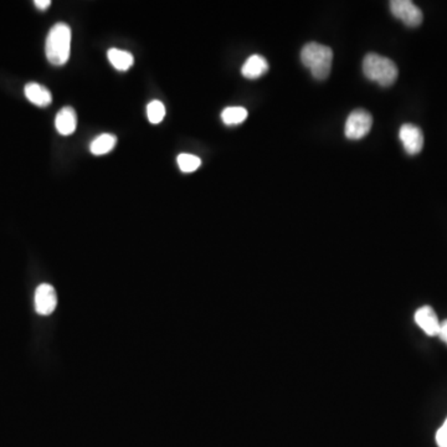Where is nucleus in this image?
<instances>
[{
    "instance_id": "obj_3",
    "label": "nucleus",
    "mask_w": 447,
    "mask_h": 447,
    "mask_svg": "<svg viewBox=\"0 0 447 447\" xmlns=\"http://www.w3.org/2000/svg\"><path fill=\"white\" fill-rule=\"evenodd\" d=\"M363 73L367 79L382 87H389L396 82L399 70L393 60L379 53H367L363 60Z\"/></svg>"
},
{
    "instance_id": "obj_14",
    "label": "nucleus",
    "mask_w": 447,
    "mask_h": 447,
    "mask_svg": "<svg viewBox=\"0 0 447 447\" xmlns=\"http://www.w3.org/2000/svg\"><path fill=\"white\" fill-rule=\"evenodd\" d=\"M248 111L244 107H227L221 112V120L227 126H235L240 125L248 118Z\"/></svg>"
},
{
    "instance_id": "obj_10",
    "label": "nucleus",
    "mask_w": 447,
    "mask_h": 447,
    "mask_svg": "<svg viewBox=\"0 0 447 447\" xmlns=\"http://www.w3.org/2000/svg\"><path fill=\"white\" fill-rule=\"evenodd\" d=\"M77 126V116L73 107H63V110L58 111L56 118H55V127L60 134L63 136H70L76 131Z\"/></svg>"
},
{
    "instance_id": "obj_17",
    "label": "nucleus",
    "mask_w": 447,
    "mask_h": 447,
    "mask_svg": "<svg viewBox=\"0 0 447 447\" xmlns=\"http://www.w3.org/2000/svg\"><path fill=\"white\" fill-rule=\"evenodd\" d=\"M436 442L439 447H447V419L436 432Z\"/></svg>"
},
{
    "instance_id": "obj_6",
    "label": "nucleus",
    "mask_w": 447,
    "mask_h": 447,
    "mask_svg": "<svg viewBox=\"0 0 447 447\" xmlns=\"http://www.w3.org/2000/svg\"><path fill=\"white\" fill-rule=\"evenodd\" d=\"M399 138L408 154L415 156L424 148V133L420 127L413 123H404L400 127Z\"/></svg>"
},
{
    "instance_id": "obj_13",
    "label": "nucleus",
    "mask_w": 447,
    "mask_h": 447,
    "mask_svg": "<svg viewBox=\"0 0 447 447\" xmlns=\"http://www.w3.org/2000/svg\"><path fill=\"white\" fill-rule=\"evenodd\" d=\"M116 143L117 137L115 134L103 133L92 141L91 146H89V151L94 156H103V154L110 153L116 146Z\"/></svg>"
},
{
    "instance_id": "obj_16",
    "label": "nucleus",
    "mask_w": 447,
    "mask_h": 447,
    "mask_svg": "<svg viewBox=\"0 0 447 447\" xmlns=\"http://www.w3.org/2000/svg\"><path fill=\"white\" fill-rule=\"evenodd\" d=\"M147 117L152 125H158L165 117V107L160 101H152L147 106Z\"/></svg>"
},
{
    "instance_id": "obj_4",
    "label": "nucleus",
    "mask_w": 447,
    "mask_h": 447,
    "mask_svg": "<svg viewBox=\"0 0 447 447\" xmlns=\"http://www.w3.org/2000/svg\"><path fill=\"white\" fill-rule=\"evenodd\" d=\"M373 126V117L368 111L359 110L353 111L352 113L348 116L344 127V134L348 139L358 141L362 139L368 134Z\"/></svg>"
},
{
    "instance_id": "obj_15",
    "label": "nucleus",
    "mask_w": 447,
    "mask_h": 447,
    "mask_svg": "<svg viewBox=\"0 0 447 447\" xmlns=\"http://www.w3.org/2000/svg\"><path fill=\"white\" fill-rule=\"evenodd\" d=\"M177 163H178L179 169L183 173H193L196 169L200 168L201 159L194 156V154L182 153V154H179L178 158H177Z\"/></svg>"
},
{
    "instance_id": "obj_9",
    "label": "nucleus",
    "mask_w": 447,
    "mask_h": 447,
    "mask_svg": "<svg viewBox=\"0 0 447 447\" xmlns=\"http://www.w3.org/2000/svg\"><path fill=\"white\" fill-rule=\"evenodd\" d=\"M268 69L270 66H268L267 60L261 55L255 53L242 65L241 74L245 79L256 80L266 74Z\"/></svg>"
},
{
    "instance_id": "obj_11",
    "label": "nucleus",
    "mask_w": 447,
    "mask_h": 447,
    "mask_svg": "<svg viewBox=\"0 0 447 447\" xmlns=\"http://www.w3.org/2000/svg\"><path fill=\"white\" fill-rule=\"evenodd\" d=\"M24 92H25L27 100L39 107H46L53 102L51 92L45 86L37 84V82L27 84L24 89Z\"/></svg>"
},
{
    "instance_id": "obj_1",
    "label": "nucleus",
    "mask_w": 447,
    "mask_h": 447,
    "mask_svg": "<svg viewBox=\"0 0 447 447\" xmlns=\"http://www.w3.org/2000/svg\"><path fill=\"white\" fill-rule=\"evenodd\" d=\"M301 61L305 65V68L310 70L315 79L323 81L328 79L331 74L333 51L326 45L318 42H308L301 50Z\"/></svg>"
},
{
    "instance_id": "obj_8",
    "label": "nucleus",
    "mask_w": 447,
    "mask_h": 447,
    "mask_svg": "<svg viewBox=\"0 0 447 447\" xmlns=\"http://www.w3.org/2000/svg\"><path fill=\"white\" fill-rule=\"evenodd\" d=\"M415 322L422 331L430 337H435L440 331V323L437 318L436 312L430 306H422L416 310Z\"/></svg>"
},
{
    "instance_id": "obj_19",
    "label": "nucleus",
    "mask_w": 447,
    "mask_h": 447,
    "mask_svg": "<svg viewBox=\"0 0 447 447\" xmlns=\"http://www.w3.org/2000/svg\"><path fill=\"white\" fill-rule=\"evenodd\" d=\"M34 4L39 11H46L51 6V1L50 0H37V1H34Z\"/></svg>"
},
{
    "instance_id": "obj_5",
    "label": "nucleus",
    "mask_w": 447,
    "mask_h": 447,
    "mask_svg": "<svg viewBox=\"0 0 447 447\" xmlns=\"http://www.w3.org/2000/svg\"><path fill=\"white\" fill-rule=\"evenodd\" d=\"M391 14L403 21L406 27H420L424 20V15L419 6H415L410 0H393L389 3Z\"/></svg>"
},
{
    "instance_id": "obj_12",
    "label": "nucleus",
    "mask_w": 447,
    "mask_h": 447,
    "mask_svg": "<svg viewBox=\"0 0 447 447\" xmlns=\"http://www.w3.org/2000/svg\"><path fill=\"white\" fill-rule=\"evenodd\" d=\"M107 58L110 60V63H112V66L118 71H127V70L131 69L134 63V58L133 55L128 51H123V50H118V49H111L107 53Z\"/></svg>"
},
{
    "instance_id": "obj_7",
    "label": "nucleus",
    "mask_w": 447,
    "mask_h": 447,
    "mask_svg": "<svg viewBox=\"0 0 447 447\" xmlns=\"http://www.w3.org/2000/svg\"><path fill=\"white\" fill-rule=\"evenodd\" d=\"M34 303L39 315L42 316L51 315L58 305V297L53 286L49 284H40L35 291Z\"/></svg>"
},
{
    "instance_id": "obj_2",
    "label": "nucleus",
    "mask_w": 447,
    "mask_h": 447,
    "mask_svg": "<svg viewBox=\"0 0 447 447\" xmlns=\"http://www.w3.org/2000/svg\"><path fill=\"white\" fill-rule=\"evenodd\" d=\"M49 61L55 66H63L69 61L71 53V27L65 23L55 24L49 32L45 44Z\"/></svg>"
},
{
    "instance_id": "obj_18",
    "label": "nucleus",
    "mask_w": 447,
    "mask_h": 447,
    "mask_svg": "<svg viewBox=\"0 0 447 447\" xmlns=\"http://www.w3.org/2000/svg\"><path fill=\"white\" fill-rule=\"evenodd\" d=\"M437 336L440 337L442 342H445L447 344V320L440 323V331H439Z\"/></svg>"
}]
</instances>
